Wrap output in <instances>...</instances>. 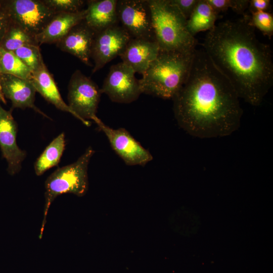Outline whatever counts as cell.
Returning a JSON list of instances; mask_svg holds the SVG:
<instances>
[{"instance_id":"cell-1","label":"cell","mask_w":273,"mask_h":273,"mask_svg":"<svg viewBox=\"0 0 273 273\" xmlns=\"http://www.w3.org/2000/svg\"><path fill=\"white\" fill-rule=\"evenodd\" d=\"M172 100L178 124L194 137L226 136L240 126V98L203 48L195 50L187 80Z\"/></svg>"},{"instance_id":"cell-2","label":"cell","mask_w":273,"mask_h":273,"mask_svg":"<svg viewBox=\"0 0 273 273\" xmlns=\"http://www.w3.org/2000/svg\"><path fill=\"white\" fill-rule=\"evenodd\" d=\"M248 16L216 24L202 48L239 98L258 106L273 84L272 56L270 46L258 39L248 24Z\"/></svg>"},{"instance_id":"cell-3","label":"cell","mask_w":273,"mask_h":273,"mask_svg":"<svg viewBox=\"0 0 273 273\" xmlns=\"http://www.w3.org/2000/svg\"><path fill=\"white\" fill-rule=\"evenodd\" d=\"M194 52L160 51L139 79L142 94L172 99L187 80Z\"/></svg>"},{"instance_id":"cell-4","label":"cell","mask_w":273,"mask_h":273,"mask_svg":"<svg viewBox=\"0 0 273 273\" xmlns=\"http://www.w3.org/2000/svg\"><path fill=\"white\" fill-rule=\"evenodd\" d=\"M154 36L160 51L192 52L197 40L187 28V20L170 0H148Z\"/></svg>"},{"instance_id":"cell-5","label":"cell","mask_w":273,"mask_h":273,"mask_svg":"<svg viewBox=\"0 0 273 273\" xmlns=\"http://www.w3.org/2000/svg\"><path fill=\"white\" fill-rule=\"evenodd\" d=\"M95 151L88 147L84 153L73 163L59 167L45 182V204L43 217L39 238L41 239L49 208L56 197L63 194L83 196L88 188L87 169L90 160Z\"/></svg>"},{"instance_id":"cell-6","label":"cell","mask_w":273,"mask_h":273,"mask_svg":"<svg viewBox=\"0 0 273 273\" xmlns=\"http://www.w3.org/2000/svg\"><path fill=\"white\" fill-rule=\"evenodd\" d=\"M102 93L97 84L80 70L72 75L68 85V106L81 119L83 124L89 126L97 117L96 113Z\"/></svg>"},{"instance_id":"cell-7","label":"cell","mask_w":273,"mask_h":273,"mask_svg":"<svg viewBox=\"0 0 273 273\" xmlns=\"http://www.w3.org/2000/svg\"><path fill=\"white\" fill-rule=\"evenodd\" d=\"M1 2L12 21L34 37L43 29L55 14L42 0Z\"/></svg>"},{"instance_id":"cell-8","label":"cell","mask_w":273,"mask_h":273,"mask_svg":"<svg viewBox=\"0 0 273 273\" xmlns=\"http://www.w3.org/2000/svg\"><path fill=\"white\" fill-rule=\"evenodd\" d=\"M135 73L122 62L111 66L100 88L101 93L115 103L129 104L136 101L142 92Z\"/></svg>"},{"instance_id":"cell-9","label":"cell","mask_w":273,"mask_h":273,"mask_svg":"<svg viewBox=\"0 0 273 273\" xmlns=\"http://www.w3.org/2000/svg\"><path fill=\"white\" fill-rule=\"evenodd\" d=\"M117 12L121 26L131 38L155 39L148 0L117 1Z\"/></svg>"},{"instance_id":"cell-10","label":"cell","mask_w":273,"mask_h":273,"mask_svg":"<svg viewBox=\"0 0 273 273\" xmlns=\"http://www.w3.org/2000/svg\"><path fill=\"white\" fill-rule=\"evenodd\" d=\"M93 121L107 136L112 149L127 165L145 166L153 159L150 152L124 128L113 129L99 118Z\"/></svg>"},{"instance_id":"cell-11","label":"cell","mask_w":273,"mask_h":273,"mask_svg":"<svg viewBox=\"0 0 273 273\" xmlns=\"http://www.w3.org/2000/svg\"><path fill=\"white\" fill-rule=\"evenodd\" d=\"M130 38L129 34L118 24L96 33L91 54L94 62L92 73L120 56Z\"/></svg>"},{"instance_id":"cell-12","label":"cell","mask_w":273,"mask_h":273,"mask_svg":"<svg viewBox=\"0 0 273 273\" xmlns=\"http://www.w3.org/2000/svg\"><path fill=\"white\" fill-rule=\"evenodd\" d=\"M17 123L11 111L4 109L0 104V148L2 156L8 162V171L11 175L19 172L26 156L25 151L17 145Z\"/></svg>"},{"instance_id":"cell-13","label":"cell","mask_w":273,"mask_h":273,"mask_svg":"<svg viewBox=\"0 0 273 273\" xmlns=\"http://www.w3.org/2000/svg\"><path fill=\"white\" fill-rule=\"evenodd\" d=\"M160 48L155 39L131 38L119 56L135 73L142 75L156 59Z\"/></svg>"},{"instance_id":"cell-14","label":"cell","mask_w":273,"mask_h":273,"mask_svg":"<svg viewBox=\"0 0 273 273\" xmlns=\"http://www.w3.org/2000/svg\"><path fill=\"white\" fill-rule=\"evenodd\" d=\"M84 20L74 26L56 44L62 51L76 57L87 66H93L90 61L92 46L96 35Z\"/></svg>"},{"instance_id":"cell-15","label":"cell","mask_w":273,"mask_h":273,"mask_svg":"<svg viewBox=\"0 0 273 273\" xmlns=\"http://www.w3.org/2000/svg\"><path fill=\"white\" fill-rule=\"evenodd\" d=\"M0 83L4 97L11 101L13 108H32L46 116L34 105L36 91L30 80L0 73Z\"/></svg>"},{"instance_id":"cell-16","label":"cell","mask_w":273,"mask_h":273,"mask_svg":"<svg viewBox=\"0 0 273 273\" xmlns=\"http://www.w3.org/2000/svg\"><path fill=\"white\" fill-rule=\"evenodd\" d=\"M86 10L76 13H55L43 29L35 36L39 46L56 43L75 25L84 20Z\"/></svg>"},{"instance_id":"cell-17","label":"cell","mask_w":273,"mask_h":273,"mask_svg":"<svg viewBox=\"0 0 273 273\" xmlns=\"http://www.w3.org/2000/svg\"><path fill=\"white\" fill-rule=\"evenodd\" d=\"M86 3L84 21L96 33L118 24L117 0H91Z\"/></svg>"},{"instance_id":"cell-18","label":"cell","mask_w":273,"mask_h":273,"mask_svg":"<svg viewBox=\"0 0 273 273\" xmlns=\"http://www.w3.org/2000/svg\"><path fill=\"white\" fill-rule=\"evenodd\" d=\"M31 81L36 91L47 101L57 108L71 114L81 121V119L74 112L62 98L52 74L44 62L32 73Z\"/></svg>"},{"instance_id":"cell-19","label":"cell","mask_w":273,"mask_h":273,"mask_svg":"<svg viewBox=\"0 0 273 273\" xmlns=\"http://www.w3.org/2000/svg\"><path fill=\"white\" fill-rule=\"evenodd\" d=\"M218 15L207 0H199L192 13L187 19V28L194 37L200 32L209 31L215 25Z\"/></svg>"},{"instance_id":"cell-20","label":"cell","mask_w":273,"mask_h":273,"mask_svg":"<svg viewBox=\"0 0 273 273\" xmlns=\"http://www.w3.org/2000/svg\"><path fill=\"white\" fill-rule=\"evenodd\" d=\"M65 147V134L61 133L46 148L34 165L37 176L43 174L51 168L57 166Z\"/></svg>"},{"instance_id":"cell-21","label":"cell","mask_w":273,"mask_h":273,"mask_svg":"<svg viewBox=\"0 0 273 273\" xmlns=\"http://www.w3.org/2000/svg\"><path fill=\"white\" fill-rule=\"evenodd\" d=\"M26 45L39 46L34 36L29 34L12 21L0 43V48L7 51L14 52Z\"/></svg>"},{"instance_id":"cell-22","label":"cell","mask_w":273,"mask_h":273,"mask_svg":"<svg viewBox=\"0 0 273 273\" xmlns=\"http://www.w3.org/2000/svg\"><path fill=\"white\" fill-rule=\"evenodd\" d=\"M0 73L12 75L30 80L31 70L18 58L13 52L0 48Z\"/></svg>"},{"instance_id":"cell-23","label":"cell","mask_w":273,"mask_h":273,"mask_svg":"<svg viewBox=\"0 0 273 273\" xmlns=\"http://www.w3.org/2000/svg\"><path fill=\"white\" fill-rule=\"evenodd\" d=\"M13 52L32 73L37 70L43 63L39 46H24Z\"/></svg>"},{"instance_id":"cell-24","label":"cell","mask_w":273,"mask_h":273,"mask_svg":"<svg viewBox=\"0 0 273 273\" xmlns=\"http://www.w3.org/2000/svg\"><path fill=\"white\" fill-rule=\"evenodd\" d=\"M250 14L248 16V24L271 39L273 35L272 14L270 12H251Z\"/></svg>"},{"instance_id":"cell-25","label":"cell","mask_w":273,"mask_h":273,"mask_svg":"<svg viewBox=\"0 0 273 273\" xmlns=\"http://www.w3.org/2000/svg\"><path fill=\"white\" fill-rule=\"evenodd\" d=\"M55 13H76L81 11L85 1L82 0H42Z\"/></svg>"},{"instance_id":"cell-26","label":"cell","mask_w":273,"mask_h":273,"mask_svg":"<svg viewBox=\"0 0 273 273\" xmlns=\"http://www.w3.org/2000/svg\"><path fill=\"white\" fill-rule=\"evenodd\" d=\"M199 0H170L187 20L197 4Z\"/></svg>"},{"instance_id":"cell-27","label":"cell","mask_w":273,"mask_h":273,"mask_svg":"<svg viewBox=\"0 0 273 273\" xmlns=\"http://www.w3.org/2000/svg\"><path fill=\"white\" fill-rule=\"evenodd\" d=\"M12 20L1 1H0V43L9 28Z\"/></svg>"},{"instance_id":"cell-28","label":"cell","mask_w":273,"mask_h":273,"mask_svg":"<svg viewBox=\"0 0 273 273\" xmlns=\"http://www.w3.org/2000/svg\"><path fill=\"white\" fill-rule=\"evenodd\" d=\"M271 8L269 0H250L248 9L250 13L256 12H270Z\"/></svg>"},{"instance_id":"cell-29","label":"cell","mask_w":273,"mask_h":273,"mask_svg":"<svg viewBox=\"0 0 273 273\" xmlns=\"http://www.w3.org/2000/svg\"><path fill=\"white\" fill-rule=\"evenodd\" d=\"M249 0H230V9L238 14L245 15L248 8Z\"/></svg>"},{"instance_id":"cell-30","label":"cell","mask_w":273,"mask_h":273,"mask_svg":"<svg viewBox=\"0 0 273 273\" xmlns=\"http://www.w3.org/2000/svg\"><path fill=\"white\" fill-rule=\"evenodd\" d=\"M0 102H2L4 104H7V101L2 92L1 83H0Z\"/></svg>"}]
</instances>
